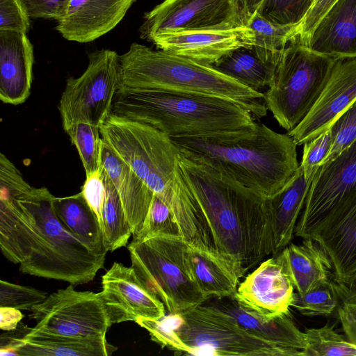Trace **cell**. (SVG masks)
<instances>
[{
	"label": "cell",
	"instance_id": "obj_30",
	"mask_svg": "<svg viewBox=\"0 0 356 356\" xmlns=\"http://www.w3.org/2000/svg\"><path fill=\"white\" fill-rule=\"evenodd\" d=\"M101 173L105 186V197L99 223L105 247L107 251L113 252L127 244L132 230L118 193L102 168Z\"/></svg>",
	"mask_w": 356,
	"mask_h": 356
},
{
	"label": "cell",
	"instance_id": "obj_4",
	"mask_svg": "<svg viewBox=\"0 0 356 356\" xmlns=\"http://www.w3.org/2000/svg\"><path fill=\"white\" fill-rule=\"evenodd\" d=\"M111 113L148 124L170 138L205 137L254 129L252 113L229 99L121 86Z\"/></svg>",
	"mask_w": 356,
	"mask_h": 356
},
{
	"label": "cell",
	"instance_id": "obj_43",
	"mask_svg": "<svg viewBox=\"0 0 356 356\" xmlns=\"http://www.w3.org/2000/svg\"><path fill=\"white\" fill-rule=\"evenodd\" d=\"M81 193L99 222L105 197V186L101 170L86 177Z\"/></svg>",
	"mask_w": 356,
	"mask_h": 356
},
{
	"label": "cell",
	"instance_id": "obj_33",
	"mask_svg": "<svg viewBox=\"0 0 356 356\" xmlns=\"http://www.w3.org/2000/svg\"><path fill=\"white\" fill-rule=\"evenodd\" d=\"M306 346L300 356H356V343L338 333L327 323L305 331Z\"/></svg>",
	"mask_w": 356,
	"mask_h": 356
},
{
	"label": "cell",
	"instance_id": "obj_20",
	"mask_svg": "<svg viewBox=\"0 0 356 356\" xmlns=\"http://www.w3.org/2000/svg\"><path fill=\"white\" fill-rule=\"evenodd\" d=\"M34 63L33 46L21 31L0 30V99L23 104L31 94Z\"/></svg>",
	"mask_w": 356,
	"mask_h": 356
},
{
	"label": "cell",
	"instance_id": "obj_6",
	"mask_svg": "<svg viewBox=\"0 0 356 356\" xmlns=\"http://www.w3.org/2000/svg\"><path fill=\"white\" fill-rule=\"evenodd\" d=\"M102 138L146 186L169 207L190 195L172 140L155 128L111 114L100 127Z\"/></svg>",
	"mask_w": 356,
	"mask_h": 356
},
{
	"label": "cell",
	"instance_id": "obj_18",
	"mask_svg": "<svg viewBox=\"0 0 356 356\" xmlns=\"http://www.w3.org/2000/svg\"><path fill=\"white\" fill-rule=\"evenodd\" d=\"M136 0H70L56 31L67 40L86 43L113 30Z\"/></svg>",
	"mask_w": 356,
	"mask_h": 356
},
{
	"label": "cell",
	"instance_id": "obj_40",
	"mask_svg": "<svg viewBox=\"0 0 356 356\" xmlns=\"http://www.w3.org/2000/svg\"><path fill=\"white\" fill-rule=\"evenodd\" d=\"M136 323L145 328L149 332L152 340L161 346L188 354V348L173 331L169 316H165L159 320L140 318Z\"/></svg>",
	"mask_w": 356,
	"mask_h": 356
},
{
	"label": "cell",
	"instance_id": "obj_17",
	"mask_svg": "<svg viewBox=\"0 0 356 356\" xmlns=\"http://www.w3.org/2000/svg\"><path fill=\"white\" fill-rule=\"evenodd\" d=\"M149 42L159 49L212 65L234 50L252 48L254 34L247 25H243L164 33L154 36Z\"/></svg>",
	"mask_w": 356,
	"mask_h": 356
},
{
	"label": "cell",
	"instance_id": "obj_47",
	"mask_svg": "<svg viewBox=\"0 0 356 356\" xmlns=\"http://www.w3.org/2000/svg\"><path fill=\"white\" fill-rule=\"evenodd\" d=\"M264 0H240L245 20L246 22L258 10Z\"/></svg>",
	"mask_w": 356,
	"mask_h": 356
},
{
	"label": "cell",
	"instance_id": "obj_9",
	"mask_svg": "<svg viewBox=\"0 0 356 356\" xmlns=\"http://www.w3.org/2000/svg\"><path fill=\"white\" fill-rule=\"evenodd\" d=\"M172 329L187 355L300 356L301 350L276 346L250 334L215 305L197 306L170 314Z\"/></svg>",
	"mask_w": 356,
	"mask_h": 356
},
{
	"label": "cell",
	"instance_id": "obj_35",
	"mask_svg": "<svg viewBox=\"0 0 356 356\" xmlns=\"http://www.w3.org/2000/svg\"><path fill=\"white\" fill-rule=\"evenodd\" d=\"M337 306V293L334 284L321 286L303 295L294 293L291 307L307 316H327Z\"/></svg>",
	"mask_w": 356,
	"mask_h": 356
},
{
	"label": "cell",
	"instance_id": "obj_32",
	"mask_svg": "<svg viewBox=\"0 0 356 356\" xmlns=\"http://www.w3.org/2000/svg\"><path fill=\"white\" fill-rule=\"evenodd\" d=\"M76 147L86 177L101 170L102 138L100 127L86 122H76L65 130Z\"/></svg>",
	"mask_w": 356,
	"mask_h": 356
},
{
	"label": "cell",
	"instance_id": "obj_10",
	"mask_svg": "<svg viewBox=\"0 0 356 356\" xmlns=\"http://www.w3.org/2000/svg\"><path fill=\"white\" fill-rule=\"evenodd\" d=\"M88 63L79 77L67 79L58 110L63 129L76 122L100 127L111 113L121 87L120 55L111 49L90 52Z\"/></svg>",
	"mask_w": 356,
	"mask_h": 356
},
{
	"label": "cell",
	"instance_id": "obj_5",
	"mask_svg": "<svg viewBox=\"0 0 356 356\" xmlns=\"http://www.w3.org/2000/svg\"><path fill=\"white\" fill-rule=\"evenodd\" d=\"M122 86L211 95L234 102L260 119L266 115L264 93L205 65L163 50L132 43L120 56Z\"/></svg>",
	"mask_w": 356,
	"mask_h": 356
},
{
	"label": "cell",
	"instance_id": "obj_16",
	"mask_svg": "<svg viewBox=\"0 0 356 356\" xmlns=\"http://www.w3.org/2000/svg\"><path fill=\"white\" fill-rule=\"evenodd\" d=\"M356 101V58L337 60L328 81L315 104L293 130L287 134L298 145L330 129Z\"/></svg>",
	"mask_w": 356,
	"mask_h": 356
},
{
	"label": "cell",
	"instance_id": "obj_11",
	"mask_svg": "<svg viewBox=\"0 0 356 356\" xmlns=\"http://www.w3.org/2000/svg\"><path fill=\"white\" fill-rule=\"evenodd\" d=\"M31 312L36 322L29 328L31 332L83 337L106 334L112 325L101 292L76 291L72 284L50 294Z\"/></svg>",
	"mask_w": 356,
	"mask_h": 356
},
{
	"label": "cell",
	"instance_id": "obj_29",
	"mask_svg": "<svg viewBox=\"0 0 356 356\" xmlns=\"http://www.w3.org/2000/svg\"><path fill=\"white\" fill-rule=\"evenodd\" d=\"M211 66L248 88L260 92L271 84L276 64L261 59L252 48H240Z\"/></svg>",
	"mask_w": 356,
	"mask_h": 356
},
{
	"label": "cell",
	"instance_id": "obj_38",
	"mask_svg": "<svg viewBox=\"0 0 356 356\" xmlns=\"http://www.w3.org/2000/svg\"><path fill=\"white\" fill-rule=\"evenodd\" d=\"M303 145L302 159L300 165L303 170L306 181L312 182L318 168L331 149L332 145L331 128Z\"/></svg>",
	"mask_w": 356,
	"mask_h": 356
},
{
	"label": "cell",
	"instance_id": "obj_24",
	"mask_svg": "<svg viewBox=\"0 0 356 356\" xmlns=\"http://www.w3.org/2000/svg\"><path fill=\"white\" fill-rule=\"evenodd\" d=\"M218 300L216 307L231 316L247 332L276 346L302 350L305 348V333L300 330L290 314L266 318L241 306L233 297Z\"/></svg>",
	"mask_w": 356,
	"mask_h": 356
},
{
	"label": "cell",
	"instance_id": "obj_41",
	"mask_svg": "<svg viewBox=\"0 0 356 356\" xmlns=\"http://www.w3.org/2000/svg\"><path fill=\"white\" fill-rule=\"evenodd\" d=\"M30 18L24 0H0V30L26 33Z\"/></svg>",
	"mask_w": 356,
	"mask_h": 356
},
{
	"label": "cell",
	"instance_id": "obj_22",
	"mask_svg": "<svg viewBox=\"0 0 356 356\" xmlns=\"http://www.w3.org/2000/svg\"><path fill=\"white\" fill-rule=\"evenodd\" d=\"M102 168L118 193L134 236L143 225L154 193L103 138Z\"/></svg>",
	"mask_w": 356,
	"mask_h": 356
},
{
	"label": "cell",
	"instance_id": "obj_46",
	"mask_svg": "<svg viewBox=\"0 0 356 356\" xmlns=\"http://www.w3.org/2000/svg\"><path fill=\"white\" fill-rule=\"evenodd\" d=\"M337 295L343 305L356 312V277L347 286L334 284Z\"/></svg>",
	"mask_w": 356,
	"mask_h": 356
},
{
	"label": "cell",
	"instance_id": "obj_8",
	"mask_svg": "<svg viewBox=\"0 0 356 356\" xmlns=\"http://www.w3.org/2000/svg\"><path fill=\"white\" fill-rule=\"evenodd\" d=\"M127 248L136 274L170 314H181L208 300L191 275L183 237L132 241Z\"/></svg>",
	"mask_w": 356,
	"mask_h": 356
},
{
	"label": "cell",
	"instance_id": "obj_7",
	"mask_svg": "<svg viewBox=\"0 0 356 356\" xmlns=\"http://www.w3.org/2000/svg\"><path fill=\"white\" fill-rule=\"evenodd\" d=\"M337 60L290 42L281 52L264 102L287 132L296 128L312 108Z\"/></svg>",
	"mask_w": 356,
	"mask_h": 356
},
{
	"label": "cell",
	"instance_id": "obj_1",
	"mask_svg": "<svg viewBox=\"0 0 356 356\" xmlns=\"http://www.w3.org/2000/svg\"><path fill=\"white\" fill-rule=\"evenodd\" d=\"M55 196L29 185L12 162L0 166V248L24 274L67 282L92 281L106 255L70 232L55 211Z\"/></svg>",
	"mask_w": 356,
	"mask_h": 356
},
{
	"label": "cell",
	"instance_id": "obj_28",
	"mask_svg": "<svg viewBox=\"0 0 356 356\" xmlns=\"http://www.w3.org/2000/svg\"><path fill=\"white\" fill-rule=\"evenodd\" d=\"M187 259L194 281L208 299L234 296L239 280L219 260L188 245Z\"/></svg>",
	"mask_w": 356,
	"mask_h": 356
},
{
	"label": "cell",
	"instance_id": "obj_36",
	"mask_svg": "<svg viewBox=\"0 0 356 356\" xmlns=\"http://www.w3.org/2000/svg\"><path fill=\"white\" fill-rule=\"evenodd\" d=\"M316 0H264L257 12L281 24H299Z\"/></svg>",
	"mask_w": 356,
	"mask_h": 356
},
{
	"label": "cell",
	"instance_id": "obj_14",
	"mask_svg": "<svg viewBox=\"0 0 356 356\" xmlns=\"http://www.w3.org/2000/svg\"><path fill=\"white\" fill-rule=\"evenodd\" d=\"M295 288L283 250L263 261L238 285L234 300L266 318L289 314Z\"/></svg>",
	"mask_w": 356,
	"mask_h": 356
},
{
	"label": "cell",
	"instance_id": "obj_27",
	"mask_svg": "<svg viewBox=\"0 0 356 356\" xmlns=\"http://www.w3.org/2000/svg\"><path fill=\"white\" fill-rule=\"evenodd\" d=\"M56 215L65 227L91 250L106 255L99 222L81 193L64 197H55Z\"/></svg>",
	"mask_w": 356,
	"mask_h": 356
},
{
	"label": "cell",
	"instance_id": "obj_45",
	"mask_svg": "<svg viewBox=\"0 0 356 356\" xmlns=\"http://www.w3.org/2000/svg\"><path fill=\"white\" fill-rule=\"evenodd\" d=\"M19 309L11 307H0V328L4 331H13L23 318Z\"/></svg>",
	"mask_w": 356,
	"mask_h": 356
},
{
	"label": "cell",
	"instance_id": "obj_37",
	"mask_svg": "<svg viewBox=\"0 0 356 356\" xmlns=\"http://www.w3.org/2000/svg\"><path fill=\"white\" fill-rule=\"evenodd\" d=\"M47 293L30 286L0 281V307H11L19 310H31L43 302Z\"/></svg>",
	"mask_w": 356,
	"mask_h": 356
},
{
	"label": "cell",
	"instance_id": "obj_34",
	"mask_svg": "<svg viewBox=\"0 0 356 356\" xmlns=\"http://www.w3.org/2000/svg\"><path fill=\"white\" fill-rule=\"evenodd\" d=\"M156 236H181L178 222L165 202L154 195L148 213L140 229L133 236L135 241Z\"/></svg>",
	"mask_w": 356,
	"mask_h": 356
},
{
	"label": "cell",
	"instance_id": "obj_25",
	"mask_svg": "<svg viewBox=\"0 0 356 356\" xmlns=\"http://www.w3.org/2000/svg\"><path fill=\"white\" fill-rule=\"evenodd\" d=\"M282 250L294 288L298 293L303 295L332 282L331 261L316 241L305 238L300 244L289 243Z\"/></svg>",
	"mask_w": 356,
	"mask_h": 356
},
{
	"label": "cell",
	"instance_id": "obj_26",
	"mask_svg": "<svg viewBox=\"0 0 356 356\" xmlns=\"http://www.w3.org/2000/svg\"><path fill=\"white\" fill-rule=\"evenodd\" d=\"M312 182L306 181L302 168L275 195L268 198L275 252L287 246L304 207Z\"/></svg>",
	"mask_w": 356,
	"mask_h": 356
},
{
	"label": "cell",
	"instance_id": "obj_23",
	"mask_svg": "<svg viewBox=\"0 0 356 356\" xmlns=\"http://www.w3.org/2000/svg\"><path fill=\"white\" fill-rule=\"evenodd\" d=\"M6 347L15 350L19 356H109L117 350L106 334L64 337L31 332L29 327L24 337L8 334Z\"/></svg>",
	"mask_w": 356,
	"mask_h": 356
},
{
	"label": "cell",
	"instance_id": "obj_39",
	"mask_svg": "<svg viewBox=\"0 0 356 356\" xmlns=\"http://www.w3.org/2000/svg\"><path fill=\"white\" fill-rule=\"evenodd\" d=\"M332 145L321 165L334 159L356 139V101L331 127Z\"/></svg>",
	"mask_w": 356,
	"mask_h": 356
},
{
	"label": "cell",
	"instance_id": "obj_19",
	"mask_svg": "<svg viewBox=\"0 0 356 356\" xmlns=\"http://www.w3.org/2000/svg\"><path fill=\"white\" fill-rule=\"evenodd\" d=\"M327 254L337 284L356 277V189L314 238Z\"/></svg>",
	"mask_w": 356,
	"mask_h": 356
},
{
	"label": "cell",
	"instance_id": "obj_42",
	"mask_svg": "<svg viewBox=\"0 0 356 356\" xmlns=\"http://www.w3.org/2000/svg\"><path fill=\"white\" fill-rule=\"evenodd\" d=\"M70 0H24L31 18L58 21L67 10Z\"/></svg>",
	"mask_w": 356,
	"mask_h": 356
},
{
	"label": "cell",
	"instance_id": "obj_2",
	"mask_svg": "<svg viewBox=\"0 0 356 356\" xmlns=\"http://www.w3.org/2000/svg\"><path fill=\"white\" fill-rule=\"evenodd\" d=\"M179 161L199 210L187 244L216 258L240 280L275 252L268 199L181 153Z\"/></svg>",
	"mask_w": 356,
	"mask_h": 356
},
{
	"label": "cell",
	"instance_id": "obj_13",
	"mask_svg": "<svg viewBox=\"0 0 356 356\" xmlns=\"http://www.w3.org/2000/svg\"><path fill=\"white\" fill-rule=\"evenodd\" d=\"M246 25L240 0H164L145 13L141 39L169 32Z\"/></svg>",
	"mask_w": 356,
	"mask_h": 356
},
{
	"label": "cell",
	"instance_id": "obj_44",
	"mask_svg": "<svg viewBox=\"0 0 356 356\" xmlns=\"http://www.w3.org/2000/svg\"><path fill=\"white\" fill-rule=\"evenodd\" d=\"M337 0H316L304 19L298 25L294 39L291 42L301 44L314 26Z\"/></svg>",
	"mask_w": 356,
	"mask_h": 356
},
{
	"label": "cell",
	"instance_id": "obj_31",
	"mask_svg": "<svg viewBox=\"0 0 356 356\" xmlns=\"http://www.w3.org/2000/svg\"><path fill=\"white\" fill-rule=\"evenodd\" d=\"M246 25L254 34V51L264 60L277 64L281 52L294 39L298 24L275 23L257 10Z\"/></svg>",
	"mask_w": 356,
	"mask_h": 356
},
{
	"label": "cell",
	"instance_id": "obj_12",
	"mask_svg": "<svg viewBox=\"0 0 356 356\" xmlns=\"http://www.w3.org/2000/svg\"><path fill=\"white\" fill-rule=\"evenodd\" d=\"M356 189V139L321 165L309 187L294 235L314 238Z\"/></svg>",
	"mask_w": 356,
	"mask_h": 356
},
{
	"label": "cell",
	"instance_id": "obj_21",
	"mask_svg": "<svg viewBox=\"0 0 356 356\" xmlns=\"http://www.w3.org/2000/svg\"><path fill=\"white\" fill-rule=\"evenodd\" d=\"M336 60L356 58V0H337L300 44Z\"/></svg>",
	"mask_w": 356,
	"mask_h": 356
},
{
	"label": "cell",
	"instance_id": "obj_15",
	"mask_svg": "<svg viewBox=\"0 0 356 356\" xmlns=\"http://www.w3.org/2000/svg\"><path fill=\"white\" fill-rule=\"evenodd\" d=\"M101 295L112 325L140 318L159 320L165 305L136 274L134 268L114 262L102 276Z\"/></svg>",
	"mask_w": 356,
	"mask_h": 356
},
{
	"label": "cell",
	"instance_id": "obj_3",
	"mask_svg": "<svg viewBox=\"0 0 356 356\" xmlns=\"http://www.w3.org/2000/svg\"><path fill=\"white\" fill-rule=\"evenodd\" d=\"M170 139L186 159L228 175L266 199L300 167L293 139L261 122L252 130Z\"/></svg>",
	"mask_w": 356,
	"mask_h": 356
}]
</instances>
